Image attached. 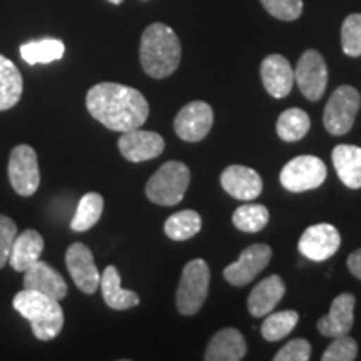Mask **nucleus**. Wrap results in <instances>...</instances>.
<instances>
[{
    "mask_svg": "<svg viewBox=\"0 0 361 361\" xmlns=\"http://www.w3.org/2000/svg\"><path fill=\"white\" fill-rule=\"evenodd\" d=\"M85 106L94 119L117 133L139 129L149 116V104L137 89L114 82L90 87Z\"/></svg>",
    "mask_w": 361,
    "mask_h": 361,
    "instance_id": "1",
    "label": "nucleus"
},
{
    "mask_svg": "<svg viewBox=\"0 0 361 361\" xmlns=\"http://www.w3.org/2000/svg\"><path fill=\"white\" fill-rule=\"evenodd\" d=\"M141 66L147 75L164 79L174 74L180 62V44L169 25L151 24L144 30L139 49Z\"/></svg>",
    "mask_w": 361,
    "mask_h": 361,
    "instance_id": "2",
    "label": "nucleus"
},
{
    "mask_svg": "<svg viewBox=\"0 0 361 361\" xmlns=\"http://www.w3.org/2000/svg\"><path fill=\"white\" fill-rule=\"evenodd\" d=\"M13 310L19 311L32 326L34 336L40 341H51L64 328V311L57 300L34 290L17 293L12 301Z\"/></svg>",
    "mask_w": 361,
    "mask_h": 361,
    "instance_id": "3",
    "label": "nucleus"
},
{
    "mask_svg": "<svg viewBox=\"0 0 361 361\" xmlns=\"http://www.w3.org/2000/svg\"><path fill=\"white\" fill-rule=\"evenodd\" d=\"M191 183V173L184 162L169 161L162 164L146 184L147 200L159 206H176L183 201Z\"/></svg>",
    "mask_w": 361,
    "mask_h": 361,
    "instance_id": "4",
    "label": "nucleus"
},
{
    "mask_svg": "<svg viewBox=\"0 0 361 361\" xmlns=\"http://www.w3.org/2000/svg\"><path fill=\"white\" fill-rule=\"evenodd\" d=\"M209 266L204 259H192L184 266L176 293V306L180 314L192 316L201 310L209 291Z\"/></svg>",
    "mask_w": 361,
    "mask_h": 361,
    "instance_id": "5",
    "label": "nucleus"
},
{
    "mask_svg": "<svg viewBox=\"0 0 361 361\" xmlns=\"http://www.w3.org/2000/svg\"><path fill=\"white\" fill-rule=\"evenodd\" d=\"M361 106L360 92L351 85H340L324 107L323 124L329 134L345 135L353 128Z\"/></svg>",
    "mask_w": 361,
    "mask_h": 361,
    "instance_id": "6",
    "label": "nucleus"
},
{
    "mask_svg": "<svg viewBox=\"0 0 361 361\" xmlns=\"http://www.w3.org/2000/svg\"><path fill=\"white\" fill-rule=\"evenodd\" d=\"M324 162L316 156H298L284 166L279 180L290 192H305L319 188L326 179Z\"/></svg>",
    "mask_w": 361,
    "mask_h": 361,
    "instance_id": "7",
    "label": "nucleus"
},
{
    "mask_svg": "<svg viewBox=\"0 0 361 361\" xmlns=\"http://www.w3.org/2000/svg\"><path fill=\"white\" fill-rule=\"evenodd\" d=\"M8 180L13 191L20 196L29 197L35 194L40 184V171L34 147L20 144L12 149L8 159Z\"/></svg>",
    "mask_w": 361,
    "mask_h": 361,
    "instance_id": "8",
    "label": "nucleus"
},
{
    "mask_svg": "<svg viewBox=\"0 0 361 361\" xmlns=\"http://www.w3.org/2000/svg\"><path fill=\"white\" fill-rule=\"evenodd\" d=\"M295 82L310 101H319L328 85L326 62L318 51H306L298 61Z\"/></svg>",
    "mask_w": 361,
    "mask_h": 361,
    "instance_id": "9",
    "label": "nucleus"
},
{
    "mask_svg": "<svg viewBox=\"0 0 361 361\" xmlns=\"http://www.w3.org/2000/svg\"><path fill=\"white\" fill-rule=\"evenodd\" d=\"M214 123L213 107L204 101L189 102L174 119V130L183 141L200 142L209 134Z\"/></svg>",
    "mask_w": 361,
    "mask_h": 361,
    "instance_id": "10",
    "label": "nucleus"
},
{
    "mask_svg": "<svg viewBox=\"0 0 361 361\" xmlns=\"http://www.w3.org/2000/svg\"><path fill=\"white\" fill-rule=\"evenodd\" d=\"M341 236L338 229L333 224L322 223L310 226L306 231L301 234L300 243H298V250L306 259L314 261V263H322L336 255L340 250Z\"/></svg>",
    "mask_w": 361,
    "mask_h": 361,
    "instance_id": "11",
    "label": "nucleus"
},
{
    "mask_svg": "<svg viewBox=\"0 0 361 361\" xmlns=\"http://www.w3.org/2000/svg\"><path fill=\"white\" fill-rule=\"evenodd\" d=\"M66 264L69 269L72 281L85 295H92L101 284V273L94 263L92 252L84 243H74L67 247Z\"/></svg>",
    "mask_w": 361,
    "mask_h": 361,
    "instance_id": "12",
    "label": "nucleus"
},
{
    "mask_svg": "<svg viewBox=\"0 0 361 361\" xmlns=\"http://www.w3.org/2000/svg\"><path fill=\"white\" fill-rule=\"evenodd\" d=\"M273 256L268 245H252L241 252L236 263L226 266L224 278L233 286L241 288L250 284L263 271Z\"/></svg>",
    "mask_w": 361,
    "mask_h": 361,
    "instance_id": "13",
    "label": "nucleus"
},
{
    "mask_svg": "<svg viewBox=\"0 0 361 361\" xmlns=\"http://www.w3.org/2000/svg\"><path fill=\"white\" fill-rule=\"evenodd\" d=\"M164 139L157 133L133 129L123 133L119 139V151L130 162H144L154 159L164 151Z\"/></svg>",
    "mask_w": 361,
    "mask_h": 361,
    "instance_id": "14",
    "label": "nucleus"
},
{
    "mask_svg": "<svg viewBox=\"0 0 361 361\" xmlns=\"http://www.w3.org/2000/svg\"><path fill=\"white\" fill-rule=\"evenodd\" d=\"M355 296L341 293L333 300L329 313L318 319V331L323 336L336 338L348 335L355 323Z\"/></svg>",
    "mask_w": 361,
    "mask_h": 361,
    "instance_id": "15",
    "label": "nucleus"
},
{
    "mask_svg": "<svg viewBox=\"0 0 361 361\" xmlns=\"http://www.w3.org/2000/svg\"><path fill=\"white\" fill-rule=\"evenodd\" d=\"M221 186L239 201H252L263 191V180L255 169L246 166H229L221 174Z\"/></svg>",
    "mask_w": 361,
    "mask_h": 361,
    "instance_id": "16",
    "label": "nucleus"
},
{
    "mask_svg": "<svg viewBox=\"0 0 361 361\" xmlns=\"http://www.w3.org/2000/svg\"><path fill=\"white\" fill-rule=\"evenodd\" d=\"M261 79L271 97L283 99L291 92L295 84V71L286 57L271 54L261 64Z\"/></svg>",
    "mask_w": 361,
    "mask_h": 361,
    "instance_id": "17",
    "label": "nucleus"
},
{
    "mask_svg": "<svg viewBox=\"0 0 361 361\" xmlns=\"http://www.w3.org/2000/svg\"><path fill=\"white\" fill-rule=\"evenodd\" d=\"M24 288L42 293L57 301L67 296V283L64 278L59 274V271L40 259L24 271Z\"/></svg>",
    "mask_w": 361,
    "mask_h": 361,
    "instance_id": "18",
    "label": "nucleus"
},
{
    "mask_svg": "<svg viewBox=\"0 0 361 361\" xmlns=\"http://www.w3.org/2000/svg\"><path fill=\"white\" fill-rule=\"evenodd\" d=\"M245 336L236 328H224L211 338L207 345L206 361H239L246 356Z\"/></svg>",
    "mask_w": 361,
    "mask_h": 361,
    "instance_id": "19",
    "label": "nucleus"
},
{
    "mask_svg": "<svg viewBox=\"0 0 361 361\" xmlns=\"http://www.w3.org/2000/svg\"><path fill=\"white\" fill-rule=\"evenodd\" d=\"M284 291H286V288H284L283 279L278 274H271L258 283V286L251 291L250 298H247V311L255 318L269 314L281 301Z\"/></svg>",
    "mask_w": 361,
    "mask_h": 361,
    "instance_id": "20",
    "label": "nucleus"
},
{
    "mask_svg": "<svg viewBox=\"0 0 361 361\" xmlns=\"http://www.w3.org/2000/svg\"><path fill=\"white\" fill-rule=\"evenodd\" d=\"M42 251L44 238L35 229H25L13 239L11 255H8V264L19 273H24L27 268L37 263Z\"/></svg>",
    "mask_w": 361,
    "mask_h": 361,
    "instance_id": "21",
    "label": "nucleus"
},
{
    "mask_svg": "<svg viewBox=\"0 0 361 361\" xmlns=\"http://www.w3.org/2000/svg\"><path fill=\"white\" fill-rule=\"evenodd\" d=\"M333 166L338 178L350 189L361 188V147L351 144H340L333 149Z\"/></svg>",
    "mask_w": 361,
    "mask_h": 361,
    "instance_id": "22",
    "label": "nucleus"
},
{
    "mask_svg": "<svg viewBox=\"0 0 361 361\" xmlns=\"http://www.w3.org/2000/svg\"><path fill=\"white\" fill-rule=\"evenodd\" d=\"M101 290L106 305L112 310L124 311L139 305V295L121 286V274L116 266H107L101 274Z\"/></svg>",
    "mask_w": 361,
    "mask_h": 361,
    "instance_id": "23",
    "label": "nucleus"
},
{
    "mask_svg": "<svg viewBox=\"0 0 361 361\" xmlns=\"http://www.w3.org/2000/svg\"><path fill=\"white\" fill-rule=\"evenodd\" d=\"M24 80L12 61L0 56V111H8L20 101Z\"/></svg>",
    "mask_w": 361,
    "mask_h": 361,
    "instance_id": "24",
    "label": "nucleus"
},
{
    "mask_svg": "<svg viewBox=\"0 0 361 361\" xmlns=\"http://www.w3.org/2000/svg\"><path fill=\"white\" fill-rule=\"evenodd\" d=\"M66 52V45L59 39H39L20 45V57L29 66L51 64L62 59Z\"/></svg>",
    "mask_w": 361,
    "mask_h": 361,
    "instance_id": "25",
    "label": "nucleus"
},
{
    "mask_svg": "<svg viewBox=\"0 0 361 361\" xmlns=\"http://www.w3.org/2000/svg\"><path fill=\"white\" fill-rule=\"evenodd\" d=\"M104 209V200L101 194L87 192L80 197L74 218L71 221V229L75 233L89 231L101 219Z\"/></svg>",
    "mask_w": 361,
    "mask_h": 361,
    "instance_id": "26",
    "label": "nucleus"
},
{
    "mask_svg": "<svg viewBox=\"0 0 361 361\" xmlns=\"http://www.w3.org/2000/svg\"><path fill=\"white\" fill-rule=\"evenodd\" d=\"M202 219L201 216L192 209L179 211L173 216H169L164 223L166 236L174 239V241H186L196 236L201 231Z\"/></svg>",
    "mask_w": 361,
    "mask_h": 361,
    "instance_id": "27",
    "label": "nucleus"
},
{
    "mask_svg": "<svg viewBox=\"0 0 361 361\" xmlns=\"http://www.w3.org/2000/svg\"><path fill=\"white\" fill-rule=\"evenodd\" d=\"M311 128L310 117L303 109H286L279 116L278 124H276V133L283 141L286 142H295L303 139Z\"/></svg>",
    "mask_w": 361,
    "mask_h": 361,
    "instance_id": "28",
    "label": "nucleus"
},
{
    "mask_svg": "<svg viewBox=\"0 0 361 361\" xmlns=\"http://www.w3.org/2000/svg\"><path fill=\"white\" fill-rule=\"evenodd\" d=\"M298 322H300V314L293 310L279 311V313L273 314L269 313L268 318L261 324V335L266 341H279L290 335Z\"/></svg>",
    "mask_w": 361,
    "mask_h": 361,
    "instance_id": "29",
    "label": "nucleus"
},
{
    "mask_svg": "<svg viewBox=\"0 0 361 361\" xmlns=\"http://www.w3.org/2000/svg\"><path fill=\"white\" fill-rule=\"evenodd\" d=\"M269 221V211L263 204H243L233 214V224L243 233H259Z\"/></svg>",
    "mask_w": 361,
    "mask_h": 361,
    "instance_id": "30",
    "label": "nucleus"
},
{
    "mask_svg": "<svg viewBox=\"0 0 361 361\" xmlns=\"http://www.w3.org/2000/svg\"><path fill=\"white\" fill-rule=\"evenodd\" d=\"M341 47L350 57L361 56V13H351L341 25Z\"/></svg>",
    "mask_w": 361,
    "mask_h": 361,
    "instance_id": "31",
    "label": "nucleus"
},
{
    "mask_svg": "<svg viewBox=\"0 0 361 361\" xmlns=\"http://www.w3.org/2000/svg\"><path fill=\"white\" fill-rule=\"evenodd\" d=\"M358 356V345L348 335L336 336L335 341L324 350L323 361H353Z\"/></svg>",
    "mask_w": 361,
    "mask_h": 361,
    "instance_id": "32",
    "label": "nucleus"
},
{
    "mask_svg": "<svg viewBox=\"0 0 361 361\" xmlns=\"http://www.w3.org/2000/svg\"><path fill=\"white\" fill-rule=\"evenodd\" d=\"M261 4L279 20H296L303 12V0H261Z\"/></svg>",
    "mask_w": 361,
    "mask_h": 361,
    "instance_id": "33",
    "label": "nucleus"
},
{
    "mask_svg": "<svg viewBox=\"0 0 361 361\" xmlns=\"http://www.w3.org/2000/svg\"><path fill=\"white\" fill-rule=\"evenodd\" d=\"M311 358V345L303 338H296L283 346L274 355V361H308Z\"/></svg>",
    "mask_w": 361,
    "mask_h": 361,
    "instance_id": "34",
    "label": "nucleus"
},
{
    "mask_svg": "<svg viewBox=\"0 0 361 361\" xmlns=\"http://www.w3.org/2000/svg\"><path fill=\"white\" fill-rule=\"evenodd\" d=\"M17 236V224L8 216L0 214V269L8 263L13 239Z\"/></svg>",
    "mask_w": 361,
    "mask_h": 361,
    "instance_id": "35",
    "label": "nucleus"
},
{
    "mask_svg": "<svg viewBox=\"0 0 361 361\" xmlns=\"http://www.w3.org/2000/svg\"><path fill=\"white\" fill-rule=\"evenodd\" d=\"M346 263H348L350 273L353 274L355 278L361 279V247H360V250L351 252Z\"/></svg>",
    "mask_w": 361,
    "mask_h": 361,
    "instance_id": "36",
    "label": "nucleus"
},
{
    "mask_svg": "<svg viewBox=\"0 0 361 361\" xmlns=\"http://www.w3.org/2000/svg\"><path fill=\"white\" fill-rule=\"evenodd\" d=\"M111 4H114V6H119V4H123V0H109Z\"/></svg>",
    "mask_w": 361,
    "mask_h": 361,
    "instance_id": "37",
    "label": "nucleus"
}]
</instances>
